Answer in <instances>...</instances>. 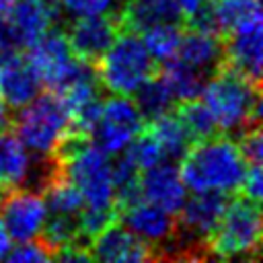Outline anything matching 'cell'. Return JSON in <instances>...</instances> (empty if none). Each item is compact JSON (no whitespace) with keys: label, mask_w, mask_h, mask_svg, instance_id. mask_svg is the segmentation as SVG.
I'll return each mask as SVG.
<instances>
[{"label":"cell","mask_w":263,"mask_h":263,"mask_svg":"<svg viewBox=\"0 0 263 263\" xmlns=\"http://www.w3.org/2000/svg\"><path fill=\"white\" fill-rule=\"evenodd\" d=\"M247 166L236 142L228 134H218L193 142L181 158L179 173L191 191L232 193L240 189Z\"/></svg>","instance_id":"1"},{"label":"cell","mask_w":263,"mask_h":263,"mask_svg":"<svg viewBox=\"0 0 263 263\" xmlns=\"http://www.w3.org/2000/svg\"><path fill=\"white\" fill-rule=\"evenodd\" d=\"M199 97L212 111L220 134H238L261 119V82L224 64L208 76Z\"/></svg>","instance_id":"2"},{"label":"cell","mask_w":263,"mask_h":263,"mask_svg":"<svg viewBox=\"0 0 263 263\" xmlns=\"http://www.w3.org/2000/svg\"><path fill=\"white\" fill-rule=\"evenodd\" d=\"M261 208L259 201L236 195L228 199L224 214L208 240V257L257 261L261 255Z\"/></svg>","instance_id":"3"},{"label":"cell","mask_w":263,"mask_h":263,"mask_svg":"<svg viewBox=\"0 0 263 263\" xmlns=\"http://www.w3.org/2000/svg\"><path fill=\"white\" fill-rule=\"evenodd\" d=\"M95 68L105 90L125 97H132L144 80L158 72V64L146 49L140 33L127 29L119 31Z\"/></svg>","instance_id":"4"},{"label":"cell","mask_w":263,"mask_h":263,"mask_svg":"<svg viewBox=\"0 0 263 263\" xmlns=\"http://www.w3.org/2000/svg\"><path fill=\"white\" fill-rule=\"evenodd\" d=\"M12 127L27 150L39 158L51 156L60 140L70 129L64 99L55 90H41L33 101L18 109L16 117H12Z\"/></svg>","instance_id":"5"},{"label":"cell","mask_w":263,"mask_h":263,"mask_svg":"<svg viewBox=\"0 0 263 263\" xmlns=\"http://www.w3.org/2000/svg\"><path fill=\"white\" fill-rule=\"evenodd\" d=\"M146 125L132 97L111 95L103 101L101 117L90 134V140L109 156L119 154Z\"/></svg>","instance_id":"6"},{"label":"cell","mask_w":263,"mask_h":263,"mask_svg":"<svg viewBox=\"0 0 263 263\" xmlns=\"http://www.w3.org/2000/svg\"><path fill=\"white\" fill-rule=\"evenodd\" d=\"M45 216L47 208L43 193L31 187L8 189L0 201V224L4 226L10 240L16 242L39 238Z\"/></svg>","instance_id":"7"},{"label":"cell","mask_w":263,"mask_h":263,"mask_svg":"<svg viewBox=\"0 0 263 263\" xmlns=\"http://www.w3.org/2000/svg\"><path fill=\"white\" fill-rule=\"evenodd\" d=\"M25 55L37 70L43 86H47L49 90L62 88L78 60L70 49L66 33L55 27H51L37 41H33L25 49Z\"/></svg>","instance_id":"8"},{"label":"cell","mask_w":263,"mask_h":263,"mask_svg":"<svg viewBox=\"0 0 263 263\" xmlns=\"http://www.w3.org/2000/svg\"><path fill=\"white\" fill-rule=\"evenodd\" d=\"M119 31H121L119 12H105V14L72 18V23L64 33L76 58L88 64H97L101 55L109 49V45L115 41Z\"/></svg>","instance_id":"9"},{"label":"cell","mask_w":263,"mask_h":263,"mask_svg":"<svg viewBox=\"0 0 263 263\" xmlns=\"http://www.w3.org/2000/svg\"><path fill=\"white\" fill-rule=\"evenodd\" d=\"M224 58L222 64L240 72L242 76L261 82V51H263V25L261 14L247 18L222 37Z\"/></svg>","instance_id":"10"},{"label":"cell","mask_w":263,"mask_h":263,"mask_svg":"<svg viewBox=\"0 0 263 263\" xmlns=\"http://www.w3.org/2000/svg\"><path fill=\"white\" fill-rule=\"evenodd\" d=\"M127 230H132L136 236L146 240L158 255V259H164V249L171 242L175 234V214L148 201L138 199L123 210H119L117 218Z\"/></svg>","instance_id":"11"},{"label":"cell","mask_w":263,"mask_h":263,"mask_svg":"<svg viewBox=\"0 0 263 263\" xmlns=\"http://www.w3.org/2000/svg\"><path fill=\"white\" fill-rule=\"evenodd\" d=\"M88 251L92 261H107V263H140V261H156V251L127 230L119 220L107 224L101 232H97L90 242Z\"/></svg>","instance_id":"12"},{"label":"cell","mask_w":263,"mask_h":263,"mask_svg":"<svg viewBox=\"0 0 263 263\" xmlns=\"http://www.w3.org/2000/svg\"><path fill=\"white\" fill-rule=\"evenodd\" d=\"M60 0H14L6 23L21 51L60 21Z\"/></svg>","instance_id":"13"},{"label":"cell","mask_w":263,"mask_h":263,"mask_svg":"<svg viewBox=\"0 0 263 263\" xmlns=\"http://www.w3.org/2000/svg\"><path fill=\"white\" fill-rule=\"evenodd\" d=\"M41 90L43 82L25 51L0 53V101L10 109H21Z\"/></svg>","instance_id":"14"},{"label":"cell","mask_w":263,"mask_h":263,"mask_svg":"<svg viewBox=\"0 0 263 263\" xmlns=\"http://www.w3.org/2000/svg\"><path fill=\"white\" fill-rule=\"evenodd\" d=\"M140 193L142 199L177 214L187 197V187L181 179L179 166H175L171 160H160L140 171Z\"/></svg>","instance_id":"15"},{"label":"cell","mask_w":263,"mask_h":263,"mask_svg":"<svg viewBox=\"0 0 263 263\" xmlns=\"http://www.w3.org/2000/svg\"><path fill=\"white\" fill-rule=\"evenodd\" d=\"M175 58H179L181 62L205 74H212L222 64V58H224L222 37L183 25V33H181V41Z\"/></svg>","instance_id":"16"},{"label":"cell","mask_w":263,"mask_h":263,"mask_svg":"<svg viewBox=\"0 0 263 263\" xmlns=\"http://www.w3.org/2000/svg\"><path fill=\"white\" fill-rule=\"evenodd\" d=\"M119 23L121 29L140 33L164 23L185 25V16L175 0H125L119 8Z\"/></svg>","instance_id":"17"},{"label":"cell","mask_w":263,"mask_h":263,"mask_svg":"<svg viewBox=\"0 0 263 263\" xmlns=\"http://www.w3.org/2000/svg\"><path fill=\"white\" fill-rule=\"evenodd\" d=\"M33 175V162L25 144L12 132L0 134V187L16 189L29 183Z\"/></svg>","instance_id":"18"},{"label":"cell","mask_w":263,"mask_h":263,"mask_svg":"<svg viewBox=\"0 0 263 263\" xmlns=\"http://www.w3.org/2000/svg\"><path fill=\"white\" fill-rule=\"evenodd\" d=\"M146 129L154 136V140L158 142L162 156L166 160H181L183 154L189 150V146L193 144L191 134L187 132L185 123L181 121V117L173 111L162 113L160 117L148 121Z\"/></svg>","instance_id":"19"},{"label":"cell","mask_w":263,"mask_h":263,"mask_svg":"<svg viewBox=\"0 0 263 263\" xmlns=\"http://www.w3.org/2000/svg\"><path fill=\"white\" fill-rule=\"evenodd\" d=\"M158 72L164 78V82H166V86L173 92L177 103L199 99L201 88H203V84H205V80L210 76V74L189 66V64L181 62L179 58H173V60L160 64Z\"/></svg>","instance_id":"20"},{"label":"cell","mask_w":263,"mask_h":263,"mask_svg":"<svg viewBox=\"0 0 263 263\" xmlns=\"http://www.w3.org/2000/svg\"><path fill=\"white\" fill-rule=\"evenodd\" d=\"M203 8L210 16L214 33L220 37H224L247 18L261 14L259 0H205Z\"/></svg>","instance_id":"21"},{"label":"cell","mask_w":263,"mask_h":263,"mask_svg":"<svg viewBox=\"0 0 263 263\" xmlns=\"http://www.w3.org/2000/svg\"><path fill=\"white\" fill-rule=\"evenodd\" d=\"M132 97H134V103H136V107H138V111L146 123L177 107V101H175L173 92L168 90L160 72H156L148 80H144Z\"/></svg>","instance_id":"22"},{"label":"cell","mask_w":263,"mask_h":263,"mask_svg":"<svg viewBox=\"0 0 263 263\" xmlns=\"http://www.w3.org/2000/svg\"><path fill=\"white\" fill-rule=\"evenodd\" d=\"M183 25L177 23H164V25H154L144 31H140V37L150 51V55L156 60V64H164L175 58L179 41H181Z\"/></svg>","instance_id":"23"},{"label":"cell","mask_w":263,"mask_h":263,"mask_svg":"<svg viewBox=\"0 0 263 263\" xmlns=\"http://www.w3.org/2000/svg\"><path fill=\"white\" fill-rule=\"evenodd\" d=\"M175 113L181 117V121L185 123L187 132L191 134L193 142L197 140H205V138H212V136H218L220 129H218V123L212 115V111L208 109V105L199 99H191V101H183V103H177L175 107Z\"/></svg>","instance_id":"24"},{"label":"cell","mask_w":263,"mask_h":263,"mask_svg":"<svg viewBox=\"0 0 263 263\" xmlns=\"http://www.w3.org/2000/svg\"><path fill=\"white\" fill-rule=\"evenodd\" d=\"M123 152L138 164L140 171H144V168H148V166H152V164H156V162H160V160L164 158V156H162V150H160V146H158V142H156L154 136L146 129V125H144L142 132L125 146Z\"/></svg>","instance_id":"25"},{"label":"cell","mask_w":263,"mask_h":263,"mask_svg":"<svg viewBox=\"0 0 263 263\" xmlns=\"http://www.w3.org/2000/svg\"><path fill=\"white\" fill-rule=\"evenodd\" d=\"M125 0H60V10L70 18L119 12Z\"/></svg>","instance_id":"26"},{"label":"cell","mask_w":263,"mask_h":263,"mask_svg":"<svg viewBox=\"0 0 263 263\" xmlns=\"http://www.w3.org/2000/svg\"><path fill=\"white\" fill-rule=\"evenodd\" d=\"M12 263H39V261H51V251L41 238L18 242L16 247H10L6 257Z\"/></svg>","instance_id":"27"},{"label":"cell","mask_w":263,"mask_h":263,"mask_svg":"<svg viewBox=\"0 0 263 263\" xmlns=\"http://www.w3.org/2000/svg\"><path fill=\"white\" fill-rule=\"evenodd\" d=\"M234 142H236L242 158L247 160V164H261L263 142H261V127H259V123L240 129L238 138Z\"/></svg>","instance_id":"28"},{"label":"cell","mask_w":263,"mask_h":263,"mask_svg":"<svg viewBox=\"0 0 263 263\" xmlns=\"http://www.w3.org/2000/svg\"><path fill=\"white\" fill-rule=\"evenodd\" d=\"M240 191L242 195L259 201L263 195V175H261V164H249L240 183Z\"/></svg>","instance_id":"29"},{"label":"cell","mask_w":263,"mask_h":263,"mask_svg":"<svg viewBox=\"0 0 263 263\" xmlns=\"http://www.w3.org/2000/svg\"><path fill=\"white\" fill-rule=\"evenodd\" d=\"M175 2L179 4V8H181L183 16L187 18V16H191L195 10H199V8L203 6V2H205V0H175Z\"/></svg>","instance_id":"30"},{"label":"cell","mask_w":263,"mask_h":263,"mask_svg":"<svg viewBox=\"0 0 263 263\" xmlns=\"http://www.w3.org/2000/svg\"><path fill=\"white\" fill-rule=\"evenodd\" d=\"M12 127V113H10V107L0 101V134H4L6 129Z\"/></svg>","instance_id":"31"},{"label":"cell","mask_w":263,"mask_h":263,"mask_svg":"<svg viewBox=\"0 0 263 263\" xmlns=\"http://www.w3.org/2000/svg\"><path fill=\"white\" fill-rule=\"evenodd\" d=\"M8 249H10V236L6 234L4 226L0 224V259H4V257H6Z\"/></svg>","instance_id":"32"},{"label":"cell","mask_w":263,"mask_h":263,"mask_svg":"<svg viewBox=\"0 0 263 263\" xmlns=\"http://www.w3.org/2000/svg\"><path fill=\"white\" fill-rule=\"evenodd\" d=\"M12 2H14V0H0V21H4V18L8 16V10H10Z\"/></svg>","instance_id":"33"},{"label":"cell","mask_w":263,"mask_h":263,"mask_svg":"<svg viewBox=\"0 0 263 263\" xmlns=\"http://www.w3.org/2000/svg\"><path fill=\"white\" fill-rule=\"evenodd\" d=\"M2 197H4V189L0 187V201H2Z\"/></svg>","instance_id":"34"}]
</instances>
